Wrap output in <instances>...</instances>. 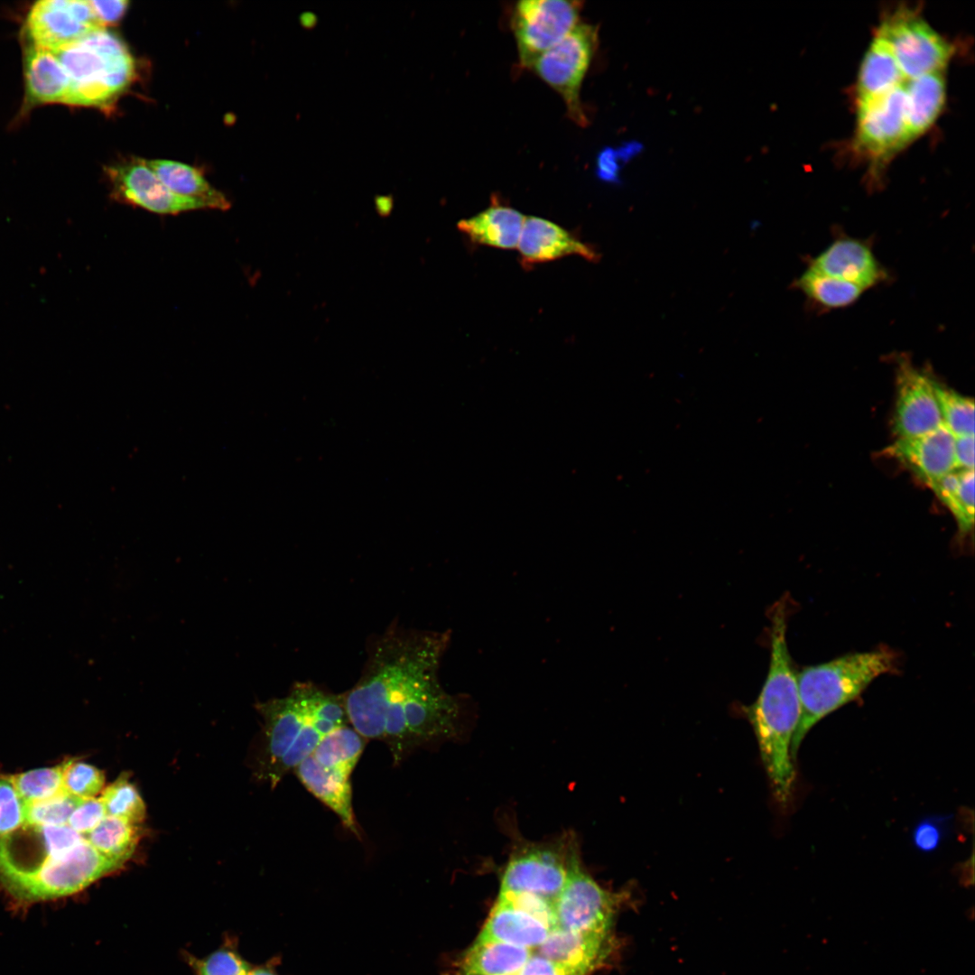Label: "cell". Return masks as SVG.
I'll use <instances>...</instances> for the list:
<instances>
[{
	"label": "cell",
	"mask_w": 975,
	"mask_h": 975,
	"mask_svg": "<svg viewBox=\"0 0 975 975\" xmlns=\"http://www.w3.org/2000/svg\"><path fill=\"white\" fill-rule=\"evenodd\" d=\"M450 643L449 631L394 622L369 641L359 679L340 694L348 724L384 742L395 765L461 729L469 698L448 692L439 675Z\"/></svg>",
	"instance_id": "1"
},
{
	"label": "cell",
	"mask_w": 975,
	"mask_h": 975,
	"mask_svg": "<svg viewBox=\"0 0 975 975\" xmlns=\"http://www.w3.org/2000/svg\"><path fill=\"white\" fill-rule=\"evenodd\" d=\"M787 614L785 599L771 608L767 676L757 700L743 708L755 732L773 795L784 807L790 801L795 780L791 745L801 711L797 673L786 642Z\"/></svg>",
	"instance_id": "2"
},
{
	"label": "cell",
	"mask_w": 975,
	"mask_h": 975,
	"mask_svg": "<svg viewBox=\"0 0 975 975\" xmlns=\"http://www.w3.org/2000/svg\"><path fill=\"white\" fill-rule=\"evenodd\" d=\"M263 720L259 776L275 787L334 729L348 725L341 695L311 682L255 704Z\"/></svg>",
	"instance_id": "3"
},
{
	"label": "cell",
	"mask_w": 975,
	"mask_h": 975,
	"mask_svg": "<svg viewBox=\"0 0 975 975\" xmlns=\"http://www.w3.org/2000/svg\"><path fill=\"white\" fill-rule=\"evenodd\" d=\"M897 670L896 653L887 647H880L805 666L797 673L801 711L791 745L794 762L800 744L816 723L858 699L878 676L894 673Z\"/></svg>",
	"instance_id": "4"
},
{
	"label": "cell",
	"mask_w": 975,
	"mask_h": 975,
	"mask_svg": "<svg viewBox=\"0 0 975 975\" xmlns=\"http://www.w3.org/2000/svg\"><path fill=\"white\" fill-rule=\"evenodd\" d=\"M70 79L65 104L107 106L129 87L135 65L125 44L106 28L54 51Z\"/></svg>",
	"instance_id": "5"
},
{
	"label": "cell",
	"mask_w": 975,
	"mask_h": 975,
	"mask_svg": "<svg viewBox=\"0 0 975 975\" xmlns=\"http://www.w3.org/2000/svg\"><path fill=\"white\" fill-rule=\"evenodd\" d=\"M123 867L99 853L85 839L67 853L27 870H2L0 883L19 905L74 895Z\"/></svg>",
	"instance_id": "6"
},
{
	"label": "cell",
	"mask_w": 975,
	"mask_h": 975,
	"mask_svg": "<svg viewBox=\"0 0 975 975\" xmlns=\"http://www.w3.org/2000/svg\"><path fill=\"white\" fill-rule=\"evenodd\" d=\"M366 740L349 724L339 727L329 733L292 771L306 789L358 837L350 775Z\"/></svg>",
	"instance_id": "7"
},
{
	"label": "cell",
	"mask_w": 975,
	"mask_h": 975,
	"mask_svg": "<svg viewBox=\"0 0 975 975\" xmlns=\"http://www.w3.org/2000/svg\"><path fill=\"white\" fill-rule=\"evenodd\" d=\"M579 855L578 845L571 837L522 845L511 854L506 865L499 892L528 893L554 903Z\"/></svg>",
	"instance_id": "8"
},
{
	"label": "cell",
	"mask_w": 975,
	"mask_h": 975,
	"mask_svg": "<svg viewBox=\"0 0 975 975\" xmlns=\"http://www.w3.org/2000/svg\"><path fill=\"white\" fill-rule=\"evenodd\" d=\"M876 36L888 45L905 79L943 71L953 53L952 45L907 7L889 14Z\"/></svg>",
	"instance_id": "9"
},
{
	"label": "cell",
	"mask_w": 975,
	"mask_h": 975,
	"mask_svg": "<svg viewBox=\"0 0 975 975\" xmlns=\"http://www.w3.org/2000/svg\"><path fill=\"white\" fill-rule=\"evenodd\" d=\"M598 45V29L579 23L566 37L542 54L531 69L562 98L570 118L584 126L587 116L580 94Z\"/></svg>",
	"instance_id": "10"
},
{
	"label": "cell",
	"mask_w": 975,
	"mask_h": 975,
	"mask_svg": "<svg viewBox=\"0 0 975 975\" xmlns=\"http://www.w3.org/2000/svg\"><path fill=\"white\" fill-rule=\"evenodd\" d=\"M582 3L566 0H523L513 11L512 29L519 60L531 68L545 51L579 23Z\"/></svg>",
	"instance_id": "11"
},
{
	"label": "cell",
	"mask_w": 975,
	"mask_h": 975,
	"mask_svg": "<svg viewBox=\"0 0 975 975\" xmlns=\"http://www.w3.org/2000/svg\"><path fill=\"white\" fill-rule=\"evenodd\" d=\"M623 897L622 893L601 887L584 870L579 855L554 902L557 927L571 932L610 933Z\"/></svg>",
	"instance_id": "12"
},
{
	"label": "cell",
	"mask_w": 975,
	"mask_h": 975,
	"mask_svg": "<svg viewBox=\"0 0 975 975\" xmlns=\"http://www.w3.org/2000/svg\"><path fill=\"white\" fill-rule=\"evenodd\" d=\"M909 143L904 83L881 96L858 101L854 139L858 153L880 164Z\"/></svg>",
	"instance_id": "13"
},
{
	"label": "cell",
	"mask_w": 975,
	"mask_h": 975,
	"mask_svg": "<svg viewBox=\"0 0 975 975\" xmlns=\"http://www.w3.org/2000/svg\"><path fill=\"white\" fill-rule=\"evenodd\" d=\"M102 28L89 1H39L32 6L26 20L32 45L52 51Z\"/></svg>",
	"instance_id": "14"
},
{
	"label": "cell",
	"mask_w": 975,
	"mask_h": 975,
	"mask_svg": "<svg viewBox=\"0 0 975 975\" xmlns=\"http://www.w3.org/2000/svg\"><path fill=\"white\" fill-rule=\"evenodd\" d=\"M933 382L908 360H899L892 423L896 438L925 434L942 424Z\"/></svg>",
	"instance_id": "15"
},
{
	"label": "cell",
	"mask_w": 975,
	"mask_h": 975,
	"mask_svg": "<svg viewBox=\"0 0 975 975\" xmlns=\"http://www.w3.org/2000/svg\"><path fill=\"white\" fill-rule=\"evenodd\" d=\"M115 200L161 215L205 209L196 200L172 192L144 163L137 160L107 169Z\"/></svg>",
	"instance_id": "16"
},
{
	"label": "cell",
	"mask_w": 975,
	"mask_h": 975,
	"mask_svg": "<svg viewBox=\"0 0 975 975\" xmlns=\"http://www.w3.org/2000/svg\"><path fill=\"white\" fill-rule=\"evenodd\" d=\"M954 440L955 436L942 424L925 434L896 438L887 452L928 485L956 470Z\"/></svg>",
	"instance_id": "17"
},
{
	"label": "cell",
	"mask_w": 975,
	"mask_h": 975,
	"mask_svg": "<svg viewBox=\"0 0 975 975\" xmlns=\"http://www.w3.org/2000/svg\"><path fill=\"white\" fill-rule=\"evenodd\" d=\"M516 248L524 267L579 255L590 262L600 258L595 247L558 224L535 216L525 217Z\"/></svg>",
	"instance_id": "18"
},
{
	"label": "cell",
	"mask_w": 975,
	"mask_h": 975,
	"mask_svg": "<svg viewBox=\"0 0 975 975\" xmlns=\"http://www.w3.org/2000/svg\"><path fill=\"white\" fill-rule=\"evenodd\" d=\"M810 267L824 274L857 284L864 290L886 278V273L864 242L839 238L811 263Z\"/></svg>",
	"instance_id": "19"
},
{
	"label": "cell",
	"mask_w": 975,
	"mask_h": 975,
	"mask_svg": "<svg viewBox=\"0 0 975 975\" xmlns=\"http://www.w3.org/2000/svg\"><path fill=\"white\" fill-rule=\"evenodd\" d=\"M609 933L571 932L556 927L550 930L536 953L590 973L607 959L612 946Z\"/></svg>",
	"instance_id": "20"
},
{
	"label": "cell",
	"mask_w": 975,
	"mask_h": 975,
	"mask_svg": "<svg viewBox=\"0 0 975 975\" xmlns=\"http://www.w3.org/2000/svg\"><path fill=\"white\" fill-rule=\"evenodd\" d=\"M905 116L910 142L934 124L945 104L943 71H935L904 82Z\"/></svg>",
	"instance_id": "21"
},
{
	"label": "cell",
	"mask_w": 975,
	"mask_h": 975,
	"mask_svg": "<svg viewBox=\"0 0 975 975\" xmlns=\"http://www.w3.org/2000/svg\"><path fill=\"white\" fill-rule=\"evenodd\" d=\"M525 218L515 209L494 202L477 215L461 219L457 227L475 244L513 249L517 246Z\"/></svg>",
	"instance_id": "22"
},
{
	"label": "cell",
	"mask_w": 975,
	"mask_h": 975,
	"mask_svg": "<svg viewBox=\"0 0 975 975\" xmlns=\"http://www.w3.org/2000/svg\"><path fill=\"white\" fill-rule=\"evenodd\" d=\"M549 932L550 928L537 918L497 900L477 939L531 950L538 948Z\"/></svg>",
	"instance_id": "23"
},
{
	"label": "cell",
	"mask_w": 975,
	"mask_h": 975,
	"mask_svg": "<svg viewBox=\"0 0 975 975\" xmlns=\"http://www.w3.org/2000/svg\"><path fill=\"white\" fill-rule=\"evenodd\" d=\"M25 82L30 100L36 103H65L71 86L57 54L34 45L25 56Z\"/></svg>",
	"instance_id": "24"
},
{
	"label": "cell",
	"mask_w": 975,
	"mask_h": 975,
	"mask_svg": "<svg viewBox=\"0 0 975 975\" xmlns=\"http://www.w3.org/2000/svg\"><path fill=\"white\" fill-rule=\"evenodd\" d=\"M144 163L174 194L200 203L205 209L227 210L230 201L211 186L197 168L170 160H150Z\"/></svg>",
	"instance_id": "25"
},
{
	"label": "cell",
	"mask_w": 975,
	"mask_h": 975,
	"mask_svg": "<svg viewBox=\"0 0 975 975\" xmlns=\"http://www.w3.org/2000/svg\"><path fill=\"white\" fill-rule=\"evenodd\" d=\"M532 950L504 942L476 940L460 961V975H516Z\"/></svg>",
	"instance_id": "26"
},
{
	"label": "cell",
	"mask_w": 975,
	"mask_h": 975,
	"mask_svg": "<svg viewBox=\"0 0 975 975\" xmlns=\"http://www.w3.org/2000/svg\"><path fill=\"white\" fill-rule=\"evenodd\" d=\"M905 80L888 45L876 36L860 64L857 84L858 101L881 96Z\"/></svg>",
	"instance_id": "27"
},
{
	"label": "cell",
	"mask_w": 975,
	"mask_h": 975,
	"mask_svg": "<svg viewBox=\"0 0 975 975\" xmlns=\"http://www.w3.org/2000/svg\"><path fill=\"white\" fill-rule=\"evenodd\" d=\"M927 486L952 514L960 534H968L974 524V469L952 471Z\"/></svg>",
	"instance_id": "28"
},
{
	"label": "cell",
	"mask_w": 975,
	"mask_h": 975,
	"mask_svg": "<svg viewBox=\"0 0 975 975\" xmlns=\"http://www.w3.org/2000/svg\"><path fill=\"white\" fill-rule=\"evenodd\" d=\"M813 302L830 309L846 307L865 291L860 286L824 274L812 267L794 283Z\"/></svg>",
	"instance_id": "29"
},
{
	"label": "cell",
	"mask_w": 975,
	"mask_h": 975,
	"mask_svg": "<svg viewBox=\"0 0 975 975\" xmlns=\"http://www.w3.org/2000/svg\"><path fill=\"white\" fill-rule=\"evenodd\" d=\"M139 837L138 825L107 815L86 839L99 853L124 865L134 853Z\"/></svg>",
	"instance_id": "30"
},
{
	"label": "cell",
	"mask_w": 975,
	"mask_h": 975,
	"mask_svg": "<svg viewBox=\"0 0 975 975\" xmlns=\"http://www.w3.org/2000/svg\"><path fill=\"white\" fill-rule=\"evenodd\" d=\"M107 815L140 824L145 817V804L129 775L122 773L101 792L99 797Z\"/></svg>",
	"instance_id": "31"
},
{
	"label": "cell",
	"mask_w": 975,
	"mask_h": 975,
	"mask_svg": "<svg viewBox=\"0 0 975 975\" xmlns=\"http://www.w3.org/2000/svg\"><path fill=\"white\" fill-rule=\"evenodd\" d=\"M183 959L194 975H246L251 969L238 952L237 940L231 936H226L216 950L202 958L186 952Z\"/></svg>",
	"instance_id": "32"
},
{
	"label": "cell",
	"mask_w": 975,
	"mask_h": 975,
	"mask_svg": "<svg viewBox=\"0 0 975 975\" xmlns=\"http://www.w3.org/2000/svg\"><path fill=\"white\" fill-rule=\"evenodd\" d=\"M942 424L954 435H974V401L934 380Z\"/></svg>",
	"instance_id": "33"
},
{
	"label": "cell",
	"mask_w": 975,
	"mask_h": 975,
	"mask_svg": "<svg viewBox=\"0 0 975 975\" xmlns=\"http://www.w3.org/2000/svg\"><path fill=\"white\" fill-rule=\"evenodd\" d=\"M63 773L64 763L10 776L24 803H33L47 800L64 793Z\"/></svg>",
	"instance_id": "34"
},
{
	"label": "cell",
	"mask_w": 975,
	"mask_h": 975,
	"mask_svg": "<svg viewBox=\"0 0 975 975\" xmlns=\"http://www.w3.org/2000/svg\"><path fill=\"white\" fill-rule=\"evenodd\" d=\"M82 800L64 792L47 800L25 803L24 824L32 826L68 824L70 816Z\"/></svg>",
	"instance_id": "35"
},
{
	"label": "cell",
	"mask_w": 975,
	"mask_h": 975,
	"mask_svg": "<svg viewBox=\"0 0 975 975\" xmlns=\"http://www.w3.org/2000/svg\"><path fill=\"white\" fill-rule=\"evenodd\" d=\"M63 789L71 795L87 799L101 793L105 775L98 767L75 759L64 761Z\"/></svg>",
	"instance_id": "36"
},
{
	"label": "cell",
	"mask_w": 975,
	"mask_h": 975,
	"mask_svg": "<svg viewBox=\"0 0 975 975\" xmlns=\"http://www.w3.org/2000/svg\"><path fill=\"white\" fill-rule=\"evenodd\" d=\"M25 822V803L10 775H0V839L20 829Z\"/></svg>",
	"instance_id": "37"
},
{
	"label": "cell",
	"mask_w": 975,
	"mask_h": 975,
	"mask_svg": "<svg viewBox=\"0 0 975 975\" xmlns=\"http://www.w3.org/2000/svg\"><path fill=\"white\" fill-rule=\"evenodd\" d=\"M952 815H929L919 820L914 826L911 840L916 850L932 853L938 850L948 836Z\"/></svg>",
	"instance_id": "38"
},
{
	"label": "cell",
	"mask_w": 975,
	"mask_h": 975,
	"mask_svg": "<svg viewBox=\"0 0 975 975\" xmlns=\"http://www.w3.org/2000/svg\"><path fill=\"white\" fill-rule=\"evenodd\" d=\"M497 900L537 918L550 930L557 927L554 903L552 901L533 894L515 892H499Z\"/></svg>",
	"instance_id": "39"
},
{
	"label": "cell",
	"mask_w": 975,
	"mask_h": 975,
	"mask_svg": "<svg viewBox=\"0 0 975 975\" xmlns=\"http://www.w3.org/2000/svg\"><path fill=\"white\" fill-rule=\"evenodd\" d=\"M106 816L100 798H87L72 812L68 825L86 838Z\"/></svg>",
	"instance_id": "40"
},
{
	"label": "cell",
	"mask_w": 975,
	"mask_h": 975,
	"mask_svg": "<svg viewBox=\"0 0 975 975\" xmlns=\"http://www.w3.org/2000/svg\"><path fill=\"white\" fill-rule=\"evenodd\" d=\"M589 973L570 966L550 961L538 953H533L516 975H588Z\"/></svg>",
	"instance_id": "41"
},
{
	"label": "cell",
	"mask_w": 975,
	"mask_h": 975,
	"mask_svg": "<svg viewBox=\"0 0 975 975\" xmlns=\"http://www.w3.org/2000/svg\"><path fill=\"white\" fill-rule=\"evenodd\" d=\"M622 165L623 162L619 158L617 149L605 147L599 153L596 174L602 181L619 184L621 182L619 173Z\"/></svg>",
	"instance_id": "42"
},
{
	"label": "cell",
	"mask_w": 975,
	"mask_h": 975,
	"mask_svg": "<svg viewBox=\"0 0 975 975\" xmlns=\"http://www.w3.org/2000/svg\"><path fill=\"white\" fill-rule=\"evenodd\" d=\"M89 4L99 21L100 24L106 25L117 23L124 15L128 6V1H89Z\"/></svg>",
	"instance_id": "43"
},
{
	"label": "cell",
	"mask_w": 975,
	"mask_h": 975,
	"mask_svg": "<svg viewBox=\"0 0 975 975\" xmlns=\"http://www.w3.org/2000/svg\"><path fill=\"white\" fill-rule=\"evenodd\" d=\"M956 470L974 469V435L955 436Z\"/></svg>",
	"instance_id": "44"
},
{
	"label": "cell",
	"mask_w": 975,
	"mask_h": 975,
	"mask_svg": "<svg viewBox=\"0 0 975 975\" xmlns=\"http://www.w3.org/2000/svg\"><path fill=\"white\" fill-rule=\"evenodd\" d=\"M643 150V144L636 141H630L620 145L617 152L623 164L636 156Z\"/></svg>",
	"instance_id": "45"
},
{
	"label": "cell",
	"mask_w": 975,
	"mask_h": 975,
	"mask_svg": "<svg viewBox=\"0 0 975 975\" xmlns=\"http://www.w3.org/2000/svg\"><path fill=\"white\" fill-rule=\"evenodd\" d=\"M376 200V209H377L378 212L380 214H382V215H387L390 212L391 209H392L393 201H392L391 197H387V196L377 197Z\"/></svg>",
	"instance_id": "46"
},
{
	"label": "cell",
	"mask_w": 975,
	"mask_h": 975,
	"mask_svg": "<svg viewBox=\"0 0 975 975\" xmlns=\"http://www.w3.org/2000/svg\"><path fill=\"white\" fill-rule=\"evenodd\" d=\"M246 975H277V974L274 972V970L272 968L265 965V966L255 967V968H253V969L251 968Z\"/></svg>",
	"instance_id": "47"
},
{
	"label": "cell",
	"mask_w": 975,
	"mask_h": 975,
	"mask_svg": "<svg viewBox=\"0 0 975 975\" xmlns=\"http://www.w3.org/2000/svg\"><path fill=\"white\" fill-rule=\"evenodd\" d=\"M317 18L314 14L304 13L301 15V23L305 28H311L316 24Z\"/></svg>",
	"instance_id": "48"
}]
</instances>
